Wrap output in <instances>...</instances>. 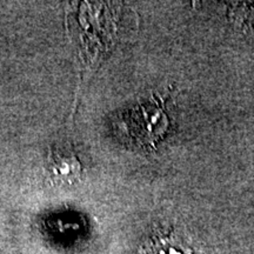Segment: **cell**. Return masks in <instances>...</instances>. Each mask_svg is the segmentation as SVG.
<instances>
[{"instance_id": "obj_1", "label": "cell", "mask_w": 254, "mask_h": 254, "mask_svg": "<svg viewBox=\"0 0 254 254\" xmlns=\"http://www.w3.org/2000/svg\"><path fill=\"white\" fill-rule=\"evenodd\" d=\"M47 173L55 185H74L81 178L82 166L77 154L69 147H51Z\"/></svg>"}, {"instance_id": "obj_2", "label": "cell", "mask_w": 254, "mask_h": 254, "mask_svg": "<svg viewBox=\"0 0 254 254\" xmlns=\"http://www.w3.org/2000/svg\"><path fill=\"white\" fill-rule=\"evenodd\" d=\"M138 254H192V251L176 236L168 234L152 238Z\"/></svg>"}]
</instances>
